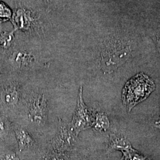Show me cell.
Returning a JSON list of instances; mask_svg holds the SVG:
<instances>
[{"mask_svg":"<svg viewBox=\"0 0 160 160\" xmlns=\"http://www.w3.org/2000/svg\"><path fill=\"white\" fill-rule=\"evenodd\" d=\"M155 88L154 82L147 75L139 73L129 80L122 91V100L130 112L137 104L145 100Z\"/></svg>","mask_w":160,"mask_h":160,"instance_id":"cell-1","label":"cell"},{"mask_svg":"<svg viewBox=\"0 0 160 160\" xmlns=\"http://www.w3.org/2000/svg\"><path fill=\"white\" fill-rule=\"evenodd\" d=\"M92 123L93 120L83 101L82 88V86H81L77 109L69 125L78 136L80 132L91 127Z\"/></svg>","mask_w":160,"mask_h":160,"instance_id":"cell-2","label":"cell"},{"mask_svg":"<svg viewBox=\"0 0 160 160\" xmlns=\"http://www.w3.org/2000/svg\"><path fill=\"white\" fill-rule=\"evenodd\" d=\"M77 137L69 125L61 126L52 143L55 151L63 152L72 148Z\"/></svg>","mask_w":160,"mask_h":160,"instance_id":"cell-3","label":"cell"},{"mask_svg":"<svg viewBox=\"0 0 160 160\" xmlns=\"http://www.w3.org/2000/svg\"><path fill=\"white\" fill-rule=\"evenodd\" d=\"M47 116V104L45 97L38 95L34 97L29 106V116L31 121L38 125L45 122Z\"/></svg>","mask_w":160,"mask_h":160,"instance_id":"cell-4","label":"cell"},{"mask_svg":"<svg viewBox=\"0 0 160 160\" xmlns=\"http://www.w3.org/2000/svg\"><path fill=\"white\" fill-rule=\"evenodd\" d=\"M109 148L111 149H119L123 152H129L132 151L131 146L126 138L118 135L111 136Z\"/></svg>","mask_w":160,"mask_h":160,"instance_id":"cell-5","label":"cell"},{"mask_svg":"<svg viewBox=\"0 0 160 160\" xmlns=\"http://www.w3.org/2000/svg\"><path fill=\"white\" fill-rule=\"evenodd\" d=\"M15 133L20 151L28 148L34 143V141L30 135L23 129H17L15 131Z\"/></svg>","mask_w":160,"mask_h":160,"instance_id":"cell-6","label":"cell"},{"mask_svg":"<svg viewBox=\"0 0 160 160\" xmlns=\"http://www.w3.org/2000/svg\"><path fill=\"white\" fill-rule=\"evenodd\" d=\"M128 51L126 49H110L109 53L108 54H105V57L108 58V59L109 62H113L114 61H118V62H119L122 63V61L124 59H126V56H128ZM107 59V60H108Z\"/></svg>","mask_w":160,"mask_h":160,"instance_id":"cell-7","label":"cell"},{"mask_svg":"<svg viewBox=\"0 0 160 160\" xmlns=\"http://www.w3.org/2000/svg\"><path fill=\"white\" fill-rule=\"evenodd\" d=\"M94 128L98 131H106L109 127V121L108 116L103 113H98L96 114L93 120Z\"/></svg>","mask_w":160,"mask_h":160,"instance_id":"cell-8","label":"cell"},{"mask_svg":"<svg viewBox=\"0 0 160 160\" xmlns=\"http://www.w3.org/2000/svg\"><path fill=\"white\" fill-rule=\"evenodd\" d=\"M2 97L7 104L14 105L17 103L18 99V94L14 87H9L3 92Z\"/></svg>","mask_w":160,"mask_h":160,"instance_id":"cell-9","label":"cell"},{"mask_svg":"<svg viewBox=\"0 0 160 160\" xmlns=\"http://www.w3.org/2000/svg\"><path fill=\"white\" fill-rule=\"evenodd\" d=\"M43 160H68L63 152L55 151L53 153L48 154L43 158Z\"/></svg>","mask_w":160,"mask_h":160,"instance_id":"cell-10","label":"cell"},{"mask_svg":"<svg viewBox=\"0 0 160 160\" xmlns=\"http://www.w3.org/2000/svg\"><path fill=\"white\" fill-rule=\"evenodd\" d=\"M2 160H19L14 153H10L6 155Z\"/></svg>","mask_w":160,"mask_h":160,"instance_id":"cell-11","label":"cell"},{"mask_svg":"<svg viewBox=\"0 0 160 160\" xmlns=\"http://www.w3.org/2000/svg\"><path fill=\"white\" fill-rule=\"evenodd\" d=\"M6 131L5 123L3 122V120L0 119V133H3Z\"/></svg>","mask_w":160,"mask_h":160,"instance_id":"cell-12","label":"cell"},{"mask_svg":"<svg viewBox=\"0 0 160 160\" xmlns=\"http://www.w3.org/2000/svg\"><path fill=\"white\" fill-rule=\"evenodd\" d=\"M155 126H156V127L160 128V119L157 120V121L155 123Z\"/></svg>","mask_w":160,"mask_h":160,"instance_id":"cell-13","label":"cell"}]
</instances>
